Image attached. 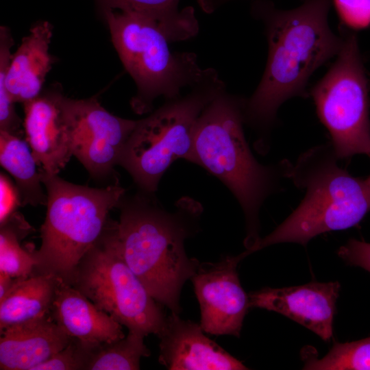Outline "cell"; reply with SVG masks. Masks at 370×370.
<instances>
[{
	"instance_id": "28",
	"label": "cell",
	"mask_w": 370,
	"mask_h": 370,
	"mask_svg": "<svg viewBox=\"0 0 370 370\" xmlns=\"http://www.w3.org/2000/svg\"><path fill=\"white\" fill-rule=\"evenodd\" d=\"M15 278L0 271V299H2L12 287Z\"/></svg>"
},
{
	"instance_id": "19",
	"label": "cell",
	"mask_w": 370,
	"mask_h": 370,
	"mask_svg": "<svg viewBox=\"0 0 370 370\" xmlns=\"http://www.w3.org/2000/svg\"><path fill=\"white\" fill-rule=\"evenodd\" d=\"M0 164L15 180L22 206L47 204L42 171L27 140L0 130Z\"/></svg>"
},
{
	"instance_id": "29",
	"label": "cell",
	"mask_w": 370,
	"mask_h": 370,
	"mask_svg": "<svg viewBox=\"0 0 370 370\" xmlns=\"http://www.w3.org/2000/svg\"><path fill=\"white\" fill-rule=\"evenodd\" d=\"M229 0H208L207 7L209 8H215L217 6L221 5L223 3ZM306 1V0H305Z\"/></svg>"
},
{
	"instance_id": "22",
	"label": "cell",
	"mask_w": 370,
	"mask_h": 370,
	"mask_svg": "<svg viewBox=\"0 0 370 370\" xmlns=\"http://www.w3.org/2000/svg\"><path fill=\"white\" fill-rule=\"evenodd\" d=\"M145 336L133 331L123 338L92 345L86 370H138L143 357L151 352Z\"/></svg>"
},
{
	"instance_id": "9",
	"label": "cell",
	"mask_w": 370,
	"mask_h": 370,
	"mask_svg": "<svg viewBox=\"0 0 370 370\" xmlns=\"http://www.w3.org/2000/svg\"><path fill=\"white\" fill-rule=\"evenodd\" d=\"M337 59L311 91L338 159L370 158L368 84L357 38L345 32Z\"/></svg>"
},
{
	"instance_id": "20",
	"label": "cell",
	"mask_w": 370,
	"mask_h": 370,
	"mask_svg": "<svg viewBox=\"0 0 370 370\" xmlns=\"http://www.w3.org/2000/svg\"><path fill=\"white\" fill-rule=\"evenodd\" d=\"M103 8L140 13L156 19L172 42L195 36L199 25L192 7L178 8L180 0H101Z\"/></svg>"
},
{
	"instance_id": "6",
	"label": "cell",
	"mask_w": 370,
	"mask_h": 370,
	"mask_svg": "<svg viewBox=\"0 0 370 370\" xmlns=\"http://www.w3.org/2000/svg\"><path fill=\"white\" fill-rule=\"evenodd\" d=\"M103 11L112 43L137 86L131 101L136 113L150 112L156 98L180 97L184 88H193L217 72L200 68L193 53H172L171 41L155 18L118 9Z\"/></svg>"
},
{
	"instance_id": "11",
	"label": "cell",
	"mask_w": 370,
	"mask_h": 370,
	"mask_svg": "<svg viewBox=\"0 0 370 370\" xmlns=\"http://www.w3.org/2000/svg\"><path fill=\"white\" fill-rule=\"evenodd\" d=\"M53 27L47 21L34 25L14 53L8 28L0 27V114L14 113V103H24L40 94L53 59L49 53Z\"/></svg>"
},
{
	"instance_id": "14",
	"label": "cell",
	"mask_w": 370,
	"mask_h": 370,
	"mask_svg": "<svg viewBox=\"0 0 370 370\" xmlns=\"http://www.w3.org/2000/svg\"><path fill=\"white\" fill-rule=\"evenodd\" d=\"M204 332L200 323L171 312L157 334L159 362L170 370L248 369Z\"/></svg>"
},
{
	"instance_id": "8",
	"label": "cell",
	"mask_w": 370,
	"mask_h": 370,
	"mask_svg": "<svg viewBox=\"0 0 370 370\" xmlns=\"http://www.w3.org/2000/svg\"><path fill=\"white\" fill-rule=\"evenodd\" d=\"M128 330L158 334L166 316L123 258L114 221L80 260L70 284Z\"/></svg>"
},
{
	"instance_id": "23",
	"label": "cell",
	"mask_w": 370,
	"mask_h": 370,
	"mask_svg": "<svg viewBox=\"0 0 370 370\" xmlns=\"http://www.w3.org/2000/svg\"><path fill=\"white\" fill-rule=\"evenodd\" d=\"M309 353L303 352V369L370 370V337L344 343H335L321 359L314 357L311 352Z\"/></svg>"
},
{
	"instance_id": "25",
	"label": "cell",
	"mask_w": 370,
	"mask_h": 370,
	"mask_svg": "<svg viewBox=\"0 0 370 370\" xmlns=\"http://www.w3.org/2000/svg\"><path fill=\"white\" fill-rule=\"evenodd\" d=\"M340 18L347 26L362 29L370 25V0H334Z\"/></svg>"
},
{
	"instance_id": "26",
	"label": "cell",
	"mask_w": 370,
	"mask_h": 370,
	"mask_svg": "<svg viewBox=\"0 0 370 370\" xmlns=\"http://www.w3.org/2000/svg\"><path fill=\"white\" fill-rule=\"evenodd\" d=\"M338 255L347 264L362 267L370 272V243L350 239L339 248Z\"/></svg>"
},
{
	"instance_id": "17",
	"label": "cell",
	"mask_w": 370,
	"mask_h": 370,
	"mask_svg": "<svg viewBox=\"0 0 370 370\" xmlns=\"http://www.w3.org/2000/svg\"><path fill=\"white\" fill-rule=\"evenodd\" d=\"M50 313L69 336L84 342H112L125 336L121 324L60 278Z\"/></svg>"
},
{
	"instance_id": "13",
	"label": "cell",
	"mask_w": 370,
	"mask_h": 370,
	"mask_svg": "<svg viewBox=\"0 0 370 370\" xmlns=\"http://www.w3.org/2000/svg\"><path fill=\"white\" fill-rule=\"evenodd\" d=\"M340 287L338 282L266 287L248 294L249 306L282 314L330 341Z\"/></svg>"
},
{
	"instance_id": "5",
	"label": "cell",
	"mask_w": 370,
	"mask_h": 370,
	"mask_svg": "<svg viewBox=\"0 0 370 370\" xmlns=\"http://www.w3.org/2000/svg\"><path fill=\"white\" fill-rule=\"evenodd\" d=\"M42 171V170H41ZM47 190L41 245L34 254L37 273L57 275L71 284L84 256L103 234L110 211L125 193L118 181L104 188L69 182L42 171Z\"/></svg>"
},
{
	"instance_id": "18",
	"label": "cell",
	"mask_w": 370,
	"mask_h": 370,
	"mask_svg": "<svg viewBox=\"0 0 370 370\" xmlns=\"http://www.w3.org/2000/svg\"><path fill=\"white\" fill-rule=\"evenodd\" d=\"M59 277L49 273L15 278L0 299V332L50 313Z\"/></svg>"
},
{
	"instance_id": "3",
	"label": "cell",
	"mask_w": 370,
	"mask_h": 370,
	"mask_svg": "<svg viewBox=\"0 0 370 370\" xmlns=\"http://www.w3.org/2000/svg\"><path fill=\"white\" fill-rule=\"evenodd\" d=\"M243 99L225 90L204 109L194 130L192 163L217 177L232 192L245 218L246 250L258 242L260 209L287 178L289 162L264 165L254 156L243 132Z\"/></svg>"
},
{
	"instance_id": "27",
	"label": "cell",
	"mask_w": 370,
	"mask_h": 370,
	"mask_svg": "<svg viewBox=\"0 0 370 370\" xmlns=\"http://www.w3.org/2000/svg\"><path fill=\"white\" fill-rule=\"evenodd\" d=\"M0 224L5 222L22 206L20 195L16 185L3 173L0 175Z\"/></svg>"
},
{
	"instance_id": "10",
	"label": "cell",
	"mask_w": 370,
	"mask_h": 370,
	"mask_svg": "<svg viewBox=\"0 0 370 370\" xmlns=\"http://www.w3.org/2000/svg\"><path fill=\"white\" fill-rule=\"evenodd\" d=\"M62 107L73 156L96 179L113 174L137 121L111 114L95 97L73 99L64 97Z\"/></svg>"
},
{
	"instance_id": "16",
	"label": "cell",
	"mask_w": 370,
	"mask_h": 370,
	"mask_svg": "<svg viewBox=\"0 0 370 370\" xmlns=\"http://www.w3.org/2000/svg\"><path fill=\"white\" fill-rule=\"evenodd\" d=\"M72 337L51 313L1 332L0 369L34 370L65 347Z\"/></svg>"
},
{
	"instance_id": "30",
	"label": "cell",
	"mask_w": 370,
	"mask_h": 370,
	"mask_svg": "<svg viewBox=\"0 0 370 370\" xmlns=\"http://www.w3.org/2000/svg\"><path fill=\"white\" fill-rule=\"evenodd\" d=\"M365 180L366 182L370 185V175L367 177Z\"/></svg>"
},
{
	"instance_id": "2",
	"label": "cell",
	"mask_w": 370,
	"mask_h": 370,
	"mask_svg": "<svg viewBox=\"0 0 370 370\" xmlns=\"http://www.w3.org/2000/svg\"><path fill=\"white\" fill-rule=\"evenodd\" d=\"M175 206L174 211H168L154 193L140 190L130 197L124 195L114 232L123 258L150 295L179 314L182 288L199 263L188 257L184 242L196 230L204 209L189 197Z\"/></svg>"
},
{
	"instance_id": "15",
	"label": "cell",
	"mask_w": 370,
	"mask_h": 370,
	"mask_svg": "<svg viewBox=\"0 0 370 370\" xmlns=\"http://www.w3.org/2000/svg\"><path fill=\"white\" fill-rule=\"evenodd\" d=\"M58 92L40 94L25 102L26 140L41 170L57 175L73 156L71 139Z\"/></svg>"
},
{
	"instance_id": "24",
	"label": "cell",
	"mask_w": 370,
	"mask_h": 370,
	"mask_svg": "<svg viewBox=\"0 0 370 370\" xmlns=\"http://www.w3.org/2000/svg\"><path fill=\"white\" fill-rule=\"evenodd\" d=\"M93 344L72 338L65 347L34 370H86Z\"/></svg>"
},
{
	"instance_id": "1",
	"label": "cell",
	"mask_w": 370,
	"mask_h": 370,
	"mask_svg": "<svg viewBox=\"0 0 370 370\" xmlns=\"http://www.w3.org/2000/svg\"><path fill=\"white\" fill-rule=\"evenodd\" d=\"M331 0H306L291 10L258 1L254 13L262 18L269 45L267 65L256 90L244 100V121L260 134V152L268 148L267 135L280 106L295 96H306L307 82L319 66L339 53L343 38L329 27Z\"/></svg>"
},
{
	"instance_id": "4",
	"label": "cell",
	"mask_w": 370,
	"mask_h": 370,
	"mask_svg": "<svg viewBox=\"0 0 370 370\" xmlns=\"http://www.w3.org/2000/svg\"><path fill=\"white\" fill-rule=\"evenodd\" d=\"M332 144L319 145L289 163L287 178L304 189L297 208L272 232L260 238L245 254L272 245L295 243L306 245L314 237L356 225L370 211V185L341 167Z\"/></svg>"
},
{
	"instance_id": "12",
	"label": "cell",
	"mask_w": 370,
	"mask_h": 370,
	"mask_svg": "<svg viewBox=\"0 0 370 370\" xmlns=\"http://www.w3.org/2000/svg\"><path fill=\"white\" fill-rule=\"evenodd\" d=\"M244 258L227 256L217 262H199L190 278L200 308L204 332L240 337L249 306L248 295L236 271Z\"/></svg>"
},
{
	"instance_id": "21",
	"label": "cell",
	"mask_w": 370,
	"mask_h": 370,
	"mask_svg": "<svg viewBox=\"0 0 370 370\" xmlns=\"http://www.w3.org/2000/svg\"><path fill=\"white\" fill-rule=\"evenodd\" d=\"M32 228L23 215L14 212L0 229V271L12 278H27L36 265L35 250L23 247L20 241Z\"/></svg>"
},
{
	"instance_id": "7",
	"label": "cell",
	"mask_w": 370,
	"mask_h": 370,
	"mask_svg": "<svg viewBox=\"0 0 370 370\" xmlns=\"http://www.w3.org/2000/svg\"><path fill=\"white\" fill-rule=\"evenodd\" d=\"M225 88L216 72L191 88L187 95L167 99L149 116L137 121L119 165L130 173L140 190L154 193L165 171L177 160L193 162L197 121Z\"/></svg>"
}]
</instances>
